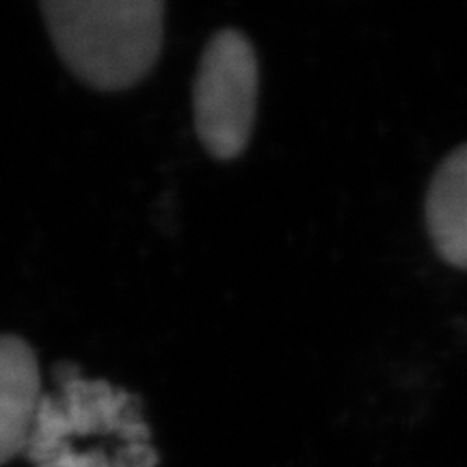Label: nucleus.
<instances>
[{
	"mask_svg": "<svg viewBox=\"0 0 467 467\" xmlns=\"http://www.w3.org/2000/svg\"><path fill=\"white\" fill-rule=\"evenodd\" d=\"M57 389L42 396L26 446L33 467H159L141 400L78 366L55 370Z\"/></svg>",
	"mask_w": 467,
	"mask_h": 467,
	"instance_id": "1",
	"label": "nucleus"
},
{
	"mask_svg": "<svg viewBox=\"0 0 467 467\" xmlns=\"http://www.w3.org/2000/svg\"><path fill=\"white\" fill-rule=\"evenodd\" d=\"M39 7L58 57L93 89H128L159 61L162 0H44Z\"/></svg>",
	"mask_w": 467,
	"mask_h": 467,
	"instance_id": "2",
	"label": "nucleus"
},
{
	"mask_svg": "<svg viewBox=\"0 0 467 467\" xmlns=\"http://www.w3.org/2000/svg\"><path fill=\"white\" fill-rule=\"evenodd\" d=\"M260 67L254 44L236 28L210 37L192 85L197 137L210 156L234 161L247 150L255 126Z\"/></svg>",
	"mask_w": 467,
	"mask_h": 467,
	"instance_id": "3",
	"label": "nucleus"
},
{
	"mask_svg": "<svg viewBox=\"0 0 467 467\" xmlns=\"http://www.w3.org/2000/svg\"><path fill=\"white\" fill-rule=\"evenodd\" d=\"M42 396L31 344L17 336H0V465L25 454Z\"/></svg>",
	"mask_w": 467,
	"mask_h": 467,
	"instance_id": "4",
	"label": "nucleus"
},
{
	"mask_svg": "<svg viewBox=\"0 0 467 467\" xmlns=\"http://www.w3.org/2000/svg\"><path fill=\"white\" fill-rule=\"evenodd\" d=\"M426 230L440 258L467 271V143L435 169L426 192Z\"/></svg>",
	"mask_w": 467,
	"mask_h": 467,
	"instance_id": "5",
	"label": "nucleus"
}]
</instances>
